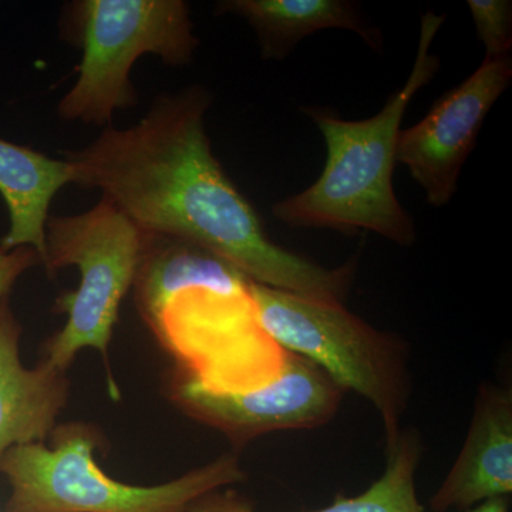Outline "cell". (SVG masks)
Listing matches in <instances>:
<instances>
[{
	"label": "cell",
	"instance_id": "obj_1",
	"mask_svg": "<svg viewBox=\"0 0 512 512\" xmlns=\"http://www.w3.org/2000/svg\"><path fill=\"white\" fill-rule=\"evenodd\" d=\"M210 103V94L191 87L157 97L136 126L104 127L89 146L64 153L74 184L99 190L144 234L207 249L249 281L342 303L352 265L323 268L268 238L212 153L204 124Z\"/></svg>",
	"mask_w": 512,
	"mask_h": 512
},
{
	"label": "cell",
	"instance_id": "obj_2",
	"mask_svg": "<svg viewBox=\"0 0 512 512\" xmlns=\"http://www.w3.org/2000/svg\"><path fill=\"white\" fill-rule=\"evenodd\" d=\"M444 19L431 12L421 18L412 73L375 117L349 121L309 110L325 138V167L308 190L276 202L272 212L279 221L299 228L365 229L400 245L413 244V220L394 194L397 141L407 106L439 70L430 47Z\"/></svg>",
	"mask_w": 512,
	"mask_h": 512
},
{
	"label": "cell",
	"instance_id": "obj_3",
	"mask_svg": "<svg viewBox=\"0 0 512 512\" xmlns=\"http://www.w3.org/2000/svg\"><path fill=\"white\" fill-rule=\"evenodd\" d=\"M49 437L50 447L45 441L20 444L0 458V473L10 485L5 512H183L245 480L238 458L224 454L170 483L124 484L97 464L100 436L92 424H62Z\"/></svg>",
	"mask_w": 512,
	"mask_h": 512
},
{
	"label": "cell",
	"instance_id": "obj_4",
	"mask_svg": "<svg viewBox=\"0 0 512 512\" xmlns=\"http://www.w3.org/2000/svg\"><path fill=\"white\" fill-rule=\"evenodd\" d=\"M66 18L82 49L76 83L57 107L66 121L111 126L116 111L137 104L130 80L137 59L154 55L185 66L198 45L183 0H77Z\"/></svg>",
	"mask_w": 512,
	"mask_h": 512
},
{
	"label": "cell",
	"instance_id": "obj_5",
	"mask_svg": "<svg viewBox=\"0 0 512 512\" xmlns=\"http://www.w3.org/2000/svg\"><path fill=\"white\" fill-rule=\"evenodd\" d=\"M259 328L281 348L318 365L343 390L372 403L382 419L386 448L399 440L409 394L402 342L379 332L342 303L271 286L249 284Z\"/></svg>",
	"mask_w": 512,
	"mask_h": 512
},
{
	"label": "cell",
	"instance_id": "obj_6",
	"mask_svg": "<svg viewBox=\"0 0 512 512\" xmlns=\"http://www.w3.org/2000/svg\"><path fill=\"white\" fill-rule=\"evenodd\" d=\"M147 235L123 212L101 198L92 210L46 222L47 274L77 266L79 288L63 293L56 311L67 322L47 342L42 362L66 373L82 349L99 350L109 366V345L124 296L136 282Z\"/></svg>",
	"mask_w": 512,
	"mask_h": 512
},
{
	"label": "cell",
	"instance_id": "obj_7",
	"mask_svg": "<svg viewBox=\"0 0 512 512\" xmlns=\"http://www.w3.org/2000/svg\"><path fill=\"white\" fill-rule=\"evenodd\" d=\"M343 392L325 370L288 350L278 375L256 389H214L185 373L175 376L170 387L173 402L184 413L238 446L274 431L311 430L328 423L338 412Z\"/></svg>",
	"mask_w": 512,
	"mask_h": 512
},
{
	"label": "cell",
	"instance_id": "obj_8",
	"mask_svg": "<svg viewBox=\"0 0 512 512\" xmlns=\"http://www.w3.org/2000/svg\"><path fill=\"white\" fill-rule=\"evenodd\" d=\"M511 79L510 56L484 59L476 72L441 97L420 123L400 133L396 160L409 168L430 204L441 207L453 198L461 168L476 146L485 117Z\"/></svg>",
	"mask_w": 512,
	"mask_h": 512
},
{
	"label": "cell",
	"instance_id": "obj_9",
	"mask_svg": "<svg viewBox=\"0 0 512 512\" xmlns=\"http://www.w3.org/2000/svg\"><path fill=\"white\" fill-rule=\"evenodd\" d=\"M512 491V394L485 386L478 396L466 443L446 480L430 501L431 510L466 511L507 497Z\"/></svg>",
	"mask_w": 512,
	"mask_h": 512
},
{
	"label": "cell",
	"instance_id": "obj_10",
	"mask_svg": "<svg viewBox=\"0 0 512 512\" xmlns=\"http://www.w3.org/2000/svg\"><path fill=\"white\" fill-rule=\"evenodd\" d=\"M20 336L8 296L0 301V458L20 444L43 443L69 397L66 373L45 362L35 369L22 365Z\"/></svg>",
	"mask_w": 512,
	"mask_h": 512
},
{
	"label": "cell",
	"instance_id": "obj_11",
	"mask_svg": "<svg viewBox=\"0 0 512 512\" xmlns=\"http://www.w3.org/2000/svg\"><path fill=\"white\" fill-rule=\"evenodd\" d=\"M74 181L76 174L66 160H55L0 137V195L6 202L10 220L0 249H35L43 265L50 204L57 192Z\"/></svg>",
	"mask_w": 512,
	"mask_h": 512
},
{
	"label": "cell",
	"instance_id": "obj_12",
	"mask_svg": "<svg viewBox=\"0 0 512 512\" xmlns=\"http://www.w3.org/2000/svg\"><path fill=\"white\" fill-rule=\"evenodd\" d=\"M217 9L247 20L266 59H282L306 36L325 29L352 30L372 46L379 42L355 6L342 0H228Z\"/></svg>",
	"mask_w": 512,
	"mask_h": 512
},
{
	"label": "cell",
	"instance_id": "obj_13",
	"mask_svg": "<svg viewBox=\"0 0 512 512\" xmlns=\"http://www.w3.org/2000/svg\"><path fill=\"white\" fill-rule=\"evenodd\" d=\"M421 457V444L414 433L400 434L387 450V466L383 476L365 493L355 497L335 498L329 507L305 512H426L417 497L416 471ZM183 512H256L251 504L234 491H215L188 505Z\"/></svg>",
	"mask_w": 512,
	"mask_h": 512
},
{
	"label": "cell",
	"instance_id": "obj_14",
	"mask_svg": "<svg viewBox=\"0 0 512 512\" xmlns=\"http://www.w3.org/2000/svg\"><path fill=\"white\" fill-rule=\"evenodd\" d=\"M478 36L485 47V59L510 55L512 46V6L505 0L468 2Z\"/></svg>",
	"mask_w": 512,
	"mask_h": 512
},
{
	"label": "cell",
	"instance_id": "obj_15",
	"mask_svg": "<svg viewBox=\"0 0 512 512\" xmlns=\"http://www.w3.org/2000/svg\"><path fill=\"white\" fill-rule=\"evenodd\" d=\"M42 264L35 249L22 247L13 251L0 249V301L8 298L20 276L33 266Z\"/></svg>",
	"mask_w": 512,
	"mask_h": 512
},
{
	"label": "cell",
	"instance_id": "obj_16",
	"mask_svg": "<svg viewBox=\"0 0 512 512\" xmlns=\"http://www.w3.org/2000/svg\"><path fill=\"white\" fill-rule=\"evenodd\" d=\"M464 512H508L507 501H505V497L491 498V500L483 501Z\"/></svg>",
	"mask_w": 512,
	"mask_h": 512
}]
</instances>
